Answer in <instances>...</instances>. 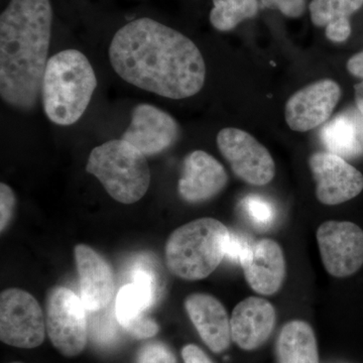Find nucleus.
<instances>
[{
	"label": "nucleus",
	"instance_id": "nucleus-1",
	"mask_svg": "<svg viewBox=\"0 0 363 363\" xmlns=\"http://www.w3.org/2000/svg\"><path fill=\"white\" fill-rule=\"evenodd\" d=\"M109 60L125 82L169 99L194 96L206 77L197 45L183 33L149 18L130 21L117 30Z\"/></svg>",
	"mask_w": 363,
	"mask_h": 363
},
{
	"label": "nucleus",
	"instance_id": "nucleus-2",
	"mask_svg": "<svg viewBox=\"0 0 363 363\" xmlns=\"http://www.w3.org/2000/svg\"><path fill=\"white\" fill-rule=\"evenodd\" d=\"M52 23L50 0H11L0 16V95L14 108L30 111L37 105Z\"/></svg>",
	"mask_w": 363,
	"mask_h": 363
},
{
	"label": "nucleus",
	"instance_id": "nucleus-3",
	"mask_svg": "<svg viewBox=\"0 0 363 363\" xmlns=\"http://www.w3.org/2000/svg\"><path fill=\"white\" fill-rule=\"evenodd\" d=\"M97 79L83 52L69 49L48 61L42 83L43 107L52 123L69 126L77 123L87 109Z\"/></svg>",
	"mask_w": 363,
	"mask_h": 363
},
{
	"label": "nucleus",
	"instance_id": "nucleus-4",
	"mask_svg": "<svg viewBox=\"0 0 363 363\" xmlns=\"http://www.w3.org/2000/svg\"><path fill=\"white\" fill-rule=\"evenodd\" d=\"M229 233L222 222L211 217L184 224L167 240V267L177 278L186 281L207 278L225 257Z\"/></svg>",
	"mask_w": 363,
	"mask_h": 363
},
{
	"label": "nucleus",
	"instance_id": "nucleus-5",
	"mask_svg": "<svg viewBox=\"0 0 363 363\" xmlns=\"http://www.w3.org/2000/svg\"><path fill=\"white\" fill-rule=\"evenodd\" d=\"M86 171L96 177L106 192L123 204L140 201L150 188L147 157L123 138L94 147Z\"/></svg>",
	"mask_w": 363,
	"mask_h": 363
},
{
	"label": "nucleus",
	"instance_id": "nucleus-6",
	"mask_svg": "<svg viewBox=\"0 0 363 363\" xmlns=\"http://www.w3.org/2000/svg\"><path fill=\"white\" fill-rule=\"evenodd\" d=\"M45 328L51 342L67 357H77L87 344V317L81 298L65 286H55L45 300Z\"/></svg>",
	"mask_w": 363,
	"mask_h": 363
},
{
	"label": "nucleus",
	"instance_id": "nucleus-7",
	"mask_svg": "<svg viewBox=\"0 0 363 363\" xmlns=\"http://www.w3.org/2000/svg\"><path fill=\"white\" fill-rule=\"evenodd\" d=\"M45 317L37 298L21 289L0 296V338L18 348H35L45 339Z\"/></svg>",
	"mask_w": 363,
	"mask_h": 363
},
{
	"label": "nucleus",
	"instance_id": "nucleus-8",
	"mask_svg": "<svg viewBox=\"0 0 363 363\" xmlns=\"http://www.w3.org/2000/svg\"><path fill=\"white\" fill-rule=\"evenodd\" d=\"M217 145L236 177L252 186L267 185L276 175L269 150L247 131L226 128L217 135Z\"/></svg>",
	"mask_w": 363,
	"mask_h": 363
},
{
	"label": "nucleus",
	"instance_id": "nucleus-9",
	"mask_svg": "<svg viewBox=\"0 0 363 363\" xmlns=\"http://www.w3.org/2000/svg\"><path fill=\"white\" fill-rule=\"evenodd\" d=\"M317 242L325 269L347 278L363 266V230L348 221L329 220L318 227Z\"/></svg>",
	"mask_w": 363,
	"mask_h": 363
},
{
	"label": "nucleus",
	"instance_id": "nucleus-10",
	"mask_svg": "<svg viewBox=\"0 0 363 363\" xmlns=\"http://www.w3.org/2000/svg\"><path fill=\"white\" fill-rule=\"evenodd\" d=\"M157 298V281L147 271H138L131 276V283L124 285L117 294L116 317L121 327L138 339L154 337L159 325L145 312Z\"/></svg>",
	"mask_w": 363,
	"mask_h": 363
},
{
	"label": "nucleus",
	"instance_id": "nucleus-11",
	"mask_svg": "<svg viewBox=\"0 0 363 363\" xmlns=\"http://www.w3.org/2000/svg\"><path fill=\"white\" fill-rule=\"evenodd\" d=\"M322 204L334 206L350 201L363 190V175L343 157L332 152H315L309 160Z\"/></svg>",
	"mask_w": 363,
	"mask_h": 363
},
{
	"label": "nucleus",
	"instance_id": "nucleus-12",
	"mask_svg": "<svg viewBox=\"0 0 363 363\" xmlns=\"http://www.w3.org/2000/svg\"><path fill=\"white\" fill-rule=\"evenodd\" d=\"M340 96V86L330 79L306 86L286 102V123L298 133L314 130L328 121Z\"/></svg>",
	"mask_w": 363,
	"mask_h": 363
},
{
	"label": "nucleus",
	"instance_id": "nucleus-13",
	"mask_svg": "<svg viewBox=\"0 0 363 363\" xmlns=\"http://www.w3.org/2000/svg\"><path fill=\"white\" fill-rule=\"evenodd\" d=\"M178 123L166 111L154 105L138 104L123 138L145 157L156 156L171 147L178 140Z\"/></svg>",
	"mask_w": 363,
	"mask_h": 363
},
{
	"label": "nucleus",
	"instance_id": "nucleus-14",
	"mask_svg": "<svg viewBox=\"0 0 363 363\" xmlns=\"http://www.w3.org/2000/svg\"><path fill=\"white\" fill-rule=\"evenodd\" d=\"M240 264L248 285L259 295H274L285 281V255L279 243L271 238L252 241L241 257Z\"/></svg>",
	"mask_w": 363,
	"mask_h": 363
},
{
	"label": "nucleus",
	"instance_id": "nucleus-15",
	"mask_svg": "<svg viewBox=\"0 0 363 363\" xmlns=\"http://www.w3.org/2000/svg\"><path fill=\"white\" fill-rule=\"evenodd\" d=\"M74 252L81 300L86 310L97 312L106 309L114 294V276L111 264L86 245H76Z\"/></svg>",
	"mask_w": 363,
	"mask_h": 363
},
{
	"label": "nucleus",
	"instance_id": "nucleus-16",
	"mask_svg": "<svg viewBox=\"0 0 363 363\" xmlns=\"http://www.w3.org/2000/svg\"><path fill=\"white\" fill-rule=\"evenodd\" d=\"M228 182L225 169L211 155L195 150L185 157L179 180V193L185 201L200 203L212 199Z\"/></svg>",
	"mask_w": 363,
	"mask_h": 363
},
{
	"label": "nucleus",
	"instance_id": "nucleus-17",
	"mask_svg": "<svg viewBox=\"0 0 363 363\" xmlns=\"http://www.w3.org/2000/svg\"><path fill=\"white\" fill-rule=\"evenodd\" d=\"M276 320V310L266 298H245L236 305L231 315V338L241 350H257L272 335Z\"/></svg>",
	"mask_w": 363,
	"mask_h": 363
},
{
	"label": "nucleus",
	"instance_id": "nucleus-18",
	"mask_svg": "<svg viewBox=\"0 0 363 363\" xmlns=\"http://www.w3.org/2000/svg\"><path fill=\"white\" fill-rule=\"evenodd\" d=\"M185 309L210 350L221 353L229 347L233 340L230 319L220 301L208 294H192L186 298Z\"/></svg>",
	"mask_w": 363,
	"mask_h": 363
},
{
	"label": "nucleus",
	"instance_id": "nucleus-19",
	"mask_svg": "<svg viewBox=\"0 0 363 363\" xmlns=\"http://www.w3.org/2000/svg\"><path fill=\"white\" fill-rule=\"evenodd\" d=\"M322 143L332 154L351 159L363 155V114L357 108H350L325 124Z\"/></svg>",
	"mask_w": 363,
	"mask_h": 363
},
{
	"label": "nucleus",
	"instance_id": "nucleus-20",
	"mask_svg": "<svg viewBox=\"0 0 363 363\" xmlns=\"http://www.w3.org/2000/svg\"><path fill=\"white\" fill-rule=\"evenodd\" d=\"M276 351L279 363H319L314 330L302 320H294L281 328Z\"/></svg>",
	"mask_w": 363,
	"mask_h": 363
},
{
	"label": "nucleus",
	"instance_id": "nucleus-21",
	"mask_svg": "<svg viewBox=\"0 0 363 363\" xmlns=\"http://www.w3.org/2000/svg\"><path fill=\"white\" fill-rule=\"evenodd\" d=\"M362 6L363 0H312L311 20L326 28V37L332 42H345L351 33L350 18Z\"/></svg>",
	"mask_w": 363,
	"mask_h": 363
},
{
	"label": "nucleus",
	"instance_id": "nucleus-22",
	"mask_svg": "<svg viewBox=\"0 0 363 363\" xmlns=\"http://www.w3.org/2000/svg\"><path fill=\"white\" fill-rule=\"evenodd\" d=\"M257 11V0H213L210 23L217 30L229 32L243 21L255 18Z\"/></svg>",
	"mask_w": 363,
	"mask_h": 363
},
{
	"label": "nucleus",
	"instance_id": "nucleus-23",
	"mask_svg": "<svg viewBox=\"0 0 363 363\" xmlns=\"http://www.w3.org/2000/svg\"><path fill=\"white\" fill-rule=\"evenodd\" d=\"M242 207L250 220L260 228H267L274 220L276 210L271 202L259 196H247L242 201Z\"/></svg>",
	"mask_w": 363,
	"mask_h": 363
},
{
	"label": "nucleus",
	"instance_id": "nucleus-24",
	"mask_svg": "<svg viewBox=\"0 0 363 363\" xmlns=\"http://www.w3.org/2000/svg\"><path fill=\"white\" fill-rule=\"evenodd\" d=\"M136 363H177V360L168 346L161 342H152L142 348Z\"/></svg>",
	"mask_w": 363,
	"mask_h": 363
},
{
	"label": "nucleus",
	"instance_id": "nucleus-25",
	"mask_svg": "<svg viewBox=\"0 0 363 363\" xmlns=\"http://www.w3.org/2000/svg\"><path fill=\"white\" fill-rule=\"evenodd\" d=\"M16 195L6 184H0V230L4 233L13 219L16 207Z\"/></svg>",
	"mask_w": 363,
	"mask_h": 363
},
{
	"label": "nucleus",
	"instance_id": "nucleus-26",
	"mask_svg": "<svg viewBox=\"0 0 363 363\" xmlns=\"http://www.w3.org/2000/svg\"><path fill=\"white\" fill-rule=\"evenodd\" d=\"M267 9H278L288 18H298L305 11L306 0H260Z\"/></svg>",
	"mask_w": 363,
	"mask_h": 363
},
{
	"label": "nucleus",
	"instance_id": "nucleus-27",
	"mask_svg": "<svg viewBox=\"0 0 363 363\" xmlns=\"http://www.w3.org/2000/svg\"><path fill=\"white\" fill-rule=\"evenodd\" d=\"M92 337L97 342L105 344L111 342L116 338V329L111 317L107 314H99L94 321V327L92 326Z\"/></svg>",
	"mask_w": 363,
	"mask_h": 363
},
{
	"label": "nucleus",
	"instance_id": "nucleus-28",
	"mask_svg": "<svg viewBox=\"0 0 363 363\" xmlns=\"http://www.w3.org/2000/svg\"><path fill=\"white\" fill-rule=\"evenodd\" d=\"M252 242V241L248 240L245 236L230 231L228 240H227L225 257L240 264L241 257Z\"/></svg>",
	"mask_w": 363,
	"mask_h": 363
},
{
	"label": "nucleus",
	"instance_id": "nucleus-29",
	"mask_svg": "<svg viewBox=\"0 0 363 363\" xmlns=\"http://www.w3.org/2000/svg\"><path fill=\"white\" fill-rule=\"evenodd\" d=\"M182 357L185 363H213L206 353L194 344L184 346Z\"/></svg>",
	"mask_w": 363,
	"mask_h": 363
},
{
	"label": "nucleus",
	"instance_id": "nucleus-30",
	"mask_svg": "<svg viewBox=\"0 0 363 363\" xmlns=\"http://www.w3.org/2000/svg\"><path fill=\"white\" fill-rule=\"evenodd\" d=\"M347 69L355 77L363 79V51L351 57L347 62Z\"/></svg>",
	"mask_w": 363,
	"mask_h": 363
},
{
	"label": "nucleus",
	"instance_id": "nucleus-31",
	"mask_svg": "<svg viewBox=\"0 0 363 363\" xmlns=\"http://www.w3.org/2000/svg\"><path fill=\"white\" fill-rule=\"evenodd\" d=\"M355 101L357 108L363 114V81L355 85Z\"/></svg>",
	"mask_w": 363,
	"mask_h": 363
},
{
	"label": "nucleus",
	"instance_id": "nucleus-32",
	"mask_svg": "<svg viewBox=\"0 0 363 363\" xmlns=\"http://www.w3.org/2000/svg\"><path fill=\"white\" fill-rule=\"evenodd\" d=\"M14 363H20V362H14Z\"/></svg>",
	"mask_w": 363,
	"mask_h": 363
}]
</instances>
